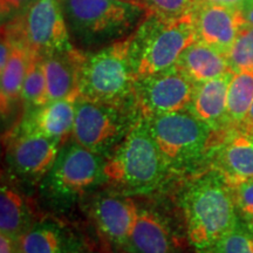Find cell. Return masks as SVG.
Returning a JSON list of instances; mask_svg holds the SVG:
<instances>
[{
    "label": "cell",
    "instance_id": "6da1fadb",
    "mask_svg": "<svg viewBox=\"0 0 253 253\" xmlns=\"http://www.w3.org/2000/svg\"><path fill=\"white\" fill-rule=\"evenodd\" d=\"M178 203L188 240L198 253H210L238 219L231 185L213 169L192 177L182 189Z\"/></svg>",
    "mask_w": 253,
    "mask_h": 253
},
{
    "label": "cell",
    "instance_id": "7a4b0ae2",
    "mask_svg": "<svg viewBox=\"0 0 253 253\" xmlns=\"http://www.w3.org/2000/svg\"><path fill=\"white\" fill-rule=\"evenodd\" d=\"M170 170L149 122L141 115L104 166L106 184L121 194L144 195L166 182Z\"/></svg>",
    "mask_w": 253,
    "mask_h": 253
},
{
    "label": "cell",
    "instance_id": "3957f363",
    "mask_svg": "<svg viewBox=\"0 0 253 253\" xmlns=\"http://www.w3.org/2000/svg\"><path fill=\"white\" fill-rule=\"evenodd\" d=\"M69 34L82 48H102L129 37L148 11L122 0H60Z\"/></svg>",
    "mask_w": 253,
    "mask_h": 253
},
{
    "label": "cell",
    "instance_id": "277c9868",
    "mask_svg": "<svg viewBox=\"0 0 253 253\" xmlns=\"http://www.w3.org/2000/svg\"><path fill=\"white\" fill-rule=\"evenodd\" d=\"M170 172L188 173L209 166L218 132L188 109L145 116Z\"/></svg>",
    "mask_w": 253,
    "mask_h": 253
},
{
    "label": "cell",
    "instance_id": "5b68a950",
    "mask_svg": "<svg viewBox=\"0 0 253 253\" xmlns=\"http://www.w3.org/2000/svg\"><path fill=\"white\" fill-rule=\"evenodd\" d=\"M197 40L192 14L167 18L148 12L129 37V58L135 78L166 71Z\"/></svg>",
    "mask_w": 253,
    "mask_h": 253
},
{
    "label": "cell",
    "instance_id": "8992f818",
    "mask_svg": "<svg viewBox=\"0 0 253 253\" xmlns=\"http://www.w3.org/2000/svg\"><path fill=\"white\" fill-rule=\"evenodd\" d=\"M129 37L86 52L81 67L79 97L114 106H136V78L129 58Z\"/></svg>",
    "mask_w": 253,
    "mask_h": 253
},
{
    "label": "cell",
    "instance_id": "52a82bcc",
    "mask_svg": "<svg viewBox=\"0 0 253 253\" xmlns=\"http://www.w3.org/2000/svg\"><path fill=\"white\" fill-rule=\"evenodd\" d=\"M107 158L75 141L61 145L54 164L39 184L40 195L53 207H69L91 190L106 184Z\"/></svg>",
    "mask_w": 253,
    "mask_h": 253
},
{
    "label": "cell",
    "instance_id": "ba28073f",
    "mask_svg": "<svg viewBox=\"0 0 253 253\" xmlns=\"http://www.w3.org/2000/svg\"><path fill=\"white\" fill-rule=\"evenodd\" d=\"M141 115L136 106H114L78 97L73 141L100 156L109 158Z\"/></svg>",
    "mask_w": 253,
    "mask_h": 253
},
{
    "label": "cell",
    "instance_id": "9c48e42d",
    "mask_svg": "<svg viewBox=\"0 0 253 253\" xmlns=\"http://www.w3.org/2000/svg\"><path fill=\"white\" fill-rule=\"evenodd\" d=\"M1 33L39 58L74 46L60 0H37L24 13L2 23Z\"/></svg>",
    "mask_w": 253,
    "mask_h": 253
},
{
    "label": "cell",
    "instance_id": "30bf717a",
    "mask_svg": "<svg viewBox=\"0 0 253 253\" xmlns=\"http://www.w3.org/2000/svg\"><path fill=\"white\" fill-rule=\"evenodd\" d=\"M196 84L176 66L166 71L136 78L134 101L143 116L188 109Z\"/></svg>",
    "mask_w": 253,
    "mask_h": 253
},
{
    "label": "cell",
    "instance_id": "8fae6325",
    "mask_svg": "<svg viewBox=\"0 0 253 253\" xmlns=\"http://www.w3.org/2000/svg\"><path fill=\"white\" fill-rule=\"evenodd\" d=\"M60 148L58 142L45 136L11 132L6 162L12 179L28 185L40 184L54 164Z\"/></svg>",
    "mask_w": 253,
    "mask_h": 253
},
{
    "label": "cell",
    "instance_id": "7c38bea8",
    "mask_svg": "<svg viewBox=\"0 0 253 253\" xmlns=\"http://www.w3.org/2000/svg\"><path fill=\"white\" fill-rule=\"evenodd\" d=\"M88 209L101 235L121 249L138 212L130 196L118 191L99 192L90 198Z\"/></svg>",
    "mask_w": 253,
    "mask_h": 253
},
{
    "label": "cell",
    "instance_id": "4fadbf2b",
    "mask_svg": "<svg viewBox=\"0 0 253 253\" xmlns=\"http://www.w3.org/2000/svg\"><path fill=\"white\" fill-rule=\"evenodd\" d=\"M209 169L219 172L230 185L253 178V134L243 128L224 131L211 153Z\"/></svg>",
    "mask_w": 253,
    "mask_h": 253
},
{
    "label": "cell",
    "instance_id": "5bb4252c",
    "mask_svg": "<svg viewBox=\"0 0 253 253\" xmlns=\"http://www.w3.org/2000/svg\"><path fill=\"white\" fill-rule=\"evenodd\" d=\"M191 14L197 40L223 55L229 54L240 26L245 23L242 12L225 6L197 2Z\"/></svg>",
    "mask_w": 253,
    "mask_h": 253
},
{
    "label": "cell",
    "instance_id": "9a60e30c",
    "mask_svg": "<svg viewBox=\"0 0 253 253\" xmlns=\"http://www.w3.org/2000/svg\"><path fill=\"white\" fill-rule=\"evenodd\" d=\"M75 100H54L34 108L25 109L20 122L12 132L37 134L63 145L73 134Z\"/></svg>",
    "mask_w": 253,
    "mask_h": 253
},
{
    "label": "cell",
    "instance_id": "2e32d148",
    "mask_svg": "<svg viewBox=\"0 0 253 253\" xmlns=\"http://www.w3.org/2000/svg\"><path fill=\"white\" fill-rule=\"evenodd\" d=\"M121 250L126 253H177L175 233L166 217L154 209H138Z\"/></svg>",
    "mask_w": 253,
    "mask_h": 253
},
{
    "label": "cell",
    "instance_id": "e0dca14e",
    "mask_svg": "<svg viewBox=\"0 0 253 253\" xmlns=\"http://www.w3.org/2000/svg\"><path fill=\"white\" fill-rule=\"evenodd\" d=\"M84 54L86 52L73 46L42 58L48 101L77 100L80 96V74Z\"/></svg>",
    "mask_w": 253,
    "mask_h": 253
},
{
    "label": "cell",
    "instance_id": "ac0fdd59",
    "mask_svg": "<svg viewBox=\"0 0 253 253\" xmlns=\"http://www.w3.org/2000/svg\"><path fill=\"white\" fill-rule=\"evenodd\" d=\"M235 73L226 72L212 80L196 84L188 110L218 132L230 130L226 114L227 90Z\"/></svg>",
    "mask_w": 253,
    "mask_h": 253
},
{
    "label": "cell",
    "instance_id": "d6986e66",
    "mask_svg": "<svg viewBox=\"0 0 253 253\" xmlns=\"http://www.w3.org/2000/svg\"><path fill=\"white\" fill-rule=\"evenodd\" d=\"M24 190L2 178L0 190V233L19 240L38 220Z\"/></svg>",
    "mask_w": 253,
    "mask_h": 253
},
{
    "label": "cell",
    "instance_id": "ffe728a7",
    "mask_svg": "<svg viewBox=\"0 0 253 253\" xmlns=\"http://www.w3.org/2000/svg\"><path fill=\"white\" fill-rule=\"evenodd\" d=\"M21 253H77L84 246L61 224L38 221L19 239Z\"/></svg>",
    "mask_w": 253,
    "mask_h": 253
},
{
    "label": "cell",
    "instance_id": "44dd1931",
    "mask_svg": "<svg viewBox=\"0 0 253 253\" xmlns=\"http://www.w3.org/2000/svg\"><path fill=\"white\" fill-rule=\"evenodd\" d=\"M175 66L195 84L212 80L231 71L225 55L199 40L183 50Z\"/></svg>",
    "mask_w": 253,
    "mask_h": 253
},
{
    "label": "cell",
    "instance_id": "7402d4cb",
    "mask_svg": "<svg viewBox=\"0 0 253 253\" xmlns=\"http://www.w3.org/2000/svg\"><path fill=\"white\" fill-rule=\"evenodd\" d=\"M8 38V37H7ZM12 42V53L9 60L1 71V114L5 115L21 97L23 84L27 71L34 55L27 47L18 42Z\"/></svg>",
    "mask_w": 253,
    "mask_h": 253
},
{
    "label": "cell",
    "instance_id": "603a6c76",
    "mask_svg": "<svg viewBox=\"0 0 253 253\" xmlns=\"http://www.w3.org/2000/svg\"><path fill=\"white\" fill-rule=\"evenodd\" d=\"M253 101V73L235 74L227 90L226 114L231 129L242 128Z\"/></svg>",
    "mask_w": 253,
    "mask_h": 253
},
{
    "label": "cell",
    "instance_id": "cb8c5ba5",
    "mask_svg": "<svg viewBox=\"0 0 253 253\" xmlns=\"http://www.w3.org/2000/svg\"><path fill=\"white\" fill-rule=\"evenodd\" d=\"M20 100L25 109L34 108L48 102L47 96V82L43 68V59L34 56L25 78Z\"/></svg>",
    "mask_w": 253,
    "mask_h": 253
},
{
    "label": "cell",
    "instance_id": "d4e9b609",
    "mask_svg": "<svg viewBox=\"0 0 253 253\" xmlns=\"http://www.w3.org/2000/svg\"><path fill=\"white\" fill-rule=\"evenodd\" d=\"M226 60L235 74L253 73V25L245 21L240 26Z\"/></svg>",
    "mask_w": 253,
    "mask_h": 253
},
{
    "label": "cell",
    "instance_id": "484cf974",
    "mask_svg": "<svg viewBox=\"0 0 253 253\" xmlns=\"http://www.w3.org/2000/svg\"><path fill=\"white\" fill-rule=\"evenodd\" d=\"M210 253H253V227L238 216L229 232L218 240Z\"/></svg>",
    "mask_w": 253,
    "mask_h": 253
},
{
    "label": "cell",
    "instance_id": "4316f807",
    "mask_svg": "<svg viewBox=\"0 0 253 253\" xmlns=\"http://www.w3.org/2000/svg\"><path fill=\"white\" fill-rule=\"evenodd\" d=\"M149 12L167 18H178L190 14L197 5V0H141Z\"/></svg>",
    "mask_w": 253,
    "mask_h": 253
},
{
    "label": "cell",
    "instance_id": "83f0119b",
    "mask_svg": "<svg viewBox=\"0 0 253 253\" xmlns=\"http://www.w3.org/2000/svg\"><path fill=\"white\" fill-rule=\"evenodd\" d=\"M237 213L249 223H253V178L231 185Z\"/></svg>",
    "mask_w": 253,
    "mask_h": 253
},
{
    "label": "cell",
    "instance_id": "f1b7e54d",
    "mask_svg": "<svg viewBox=\"0 0 253 253\" xmlns=\"http://www.w3.org/2000/svg\"><path fill=\"white\" fill-rule=\"evenodd\" d=\"M37 0H0V13L1 21L11 20L17 15L24 13Z\"/></svg>",
    "mask_w": 253,
    "mask_h": 253
},
{
    "label": "cell",
    "instance_id": "f546056e",
    "mask_svg": "<svg viewBox=\"0 0 253 253\" xmlns=\"http://www.w3.org/2000/svg\"><path fill=\"white\" fill-rule=\"evenodd\" d=\"M197 2H207V4L225 6V7L237 9V11L243 13L253 4V0H197Z\"/></svg>",
    "mask_w": 253,
    "mask_h": 253
},
{
    "label": "cell",
    "instance_id": "4dcf8cb0",
    "mask_svg": "<svg viewBox=\"0 0 253 253\" xmlns=\"http://www.w3.org/2000/svg\"><path fill=\"white\" fill-rule=\"evenodd\" d=\"M0 253H21L19 240L0 235Z\"/></svg>",
    "mask_w": 253,
    "mask_h": 253
},
{
    "label": "cell",
    "instance_id": "1f68e13d",
    "mask_svg": "<svg viewBox=\"0 0 253 253\" xmlns=\"http://www.w3.org/2000/svg\"><path fill=\"white\" fill-rule=\"evenodd\" d=\"M242 128L245 129L246 131H249V132H251V134H253V101H252V104H251V108H250V110H249L248 118H246L244 126H243Z\"/></svg>",
    "mask_w": 253,
    "mask_h": 253
},
{
    "label": "cell",
    "instance_id": "d6a6232c",
    "mask_svg": "<svg viewBox=\"0 0 253 253\" xmlns=\"http://www.w3.org/2000/svg\"><path fill=\"white\" fill-rule=\"evenodd\" d=\"M243 17H244L246 23L253 25V4L246 11L243 12Z\"/></svg>",
    "mask_w": 253,
    "mask_h": 253
},
{
    "label": "cell",
    "instance_id": "836d02e7",
    "mask_svg": "<svg viewBox=\"0 0 253 253\" xmlns=\"http://www.w3.org/2000/svg\"><path fill=\"white\" fill-rule=\"evenodd\" d=\"M77 253H96V252H91V251H88V250H86L84 248H82L81 250H79V251Z\"/></svg>",
    "mask_w": 253,
    "mask_h": 253
},
{
    "label": "cell",
    "instance_id": "e575fe53",
    "mask_svg": "<svg viewBox=\"0 0 253 253\" xmlns=\"http://www.w3.org/2000/svg\"><path fill=\"white\" fill-rule=\"evenodd\" d=\"M122 1H130V2H136V4L142 5L141 4V0H122ZM142 6H143V5H142Z\"/></svg>",
    "mask_w": 253,
    "mask_h": 253
},
{
    "label": "cell",
    "instance_id": "d590c367",
    "mask_svg": "<svg viewBox=\"0 0 253 253\" xmlns=\"http://www.w3.org/2000/svg\"><path fill=\"white\" fill-rule=\"evenodd\" d=\"M250 224H251V225H252V227H253V223H250Z\"/></svg>",
    "mask_w": 253,
    "mask_h": 253
}]
</instances>
